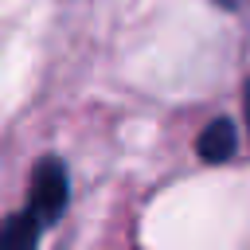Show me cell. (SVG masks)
<instances>
[{"instance_id": "6da1fadb", "label": "cell", "mask_w": 250, "mask_h": 250, "mask_svg": "<svg viewBox=\"0 0 250 250\" xmlns=\"http://www.w3.org/2000/svg\"><path fill=\"white\" fill-rule=\"evenodd\" d=\"M47 227H55L70 203V172L59 156H43L31 168V184H27V199H23Z\"/></svg>"}, {"instance_id": "7a4b0ae2", "label": "cell", "mask_w": 250, "mask_h": 250, "mask_svg": "<svg viewBox=\"0 0 250 250\" xmlns=\"http://www.w3.org/2000/svg\"><path fill=\"white\" fill-rule=\"evenodd\" d=\"M43 230H51V227L23 203L20 211H12V215L0 223V250H39Z\"/></svg>"}, {"instance_id": "3957f363", "label": "cell", "mask_w": 250, "mask_h": 250, "mask_svg": "<svg viewBox=\"0 0 250 250\" xmlns=\"http://www.w3.org/2000/svg\"><path fill=\"white\" fill-rule=\"evenodd\" d=\"M234 148H238V129H234L230 117H215V121L199 133V141H195V152H199V160H207V164L230 160Z\"/></svg>"}, {"instance_id": "277c9868", "label": "cell", "mask_w": 250, "mask_h": 250, "mask_svg": "<svg viewBox=\"0 0 250 250\" xmlns=\"http://www.w3.org/2000/svg\"><path fill=\"white\" fill-rule=\"evenodd\" d=\"M242 109H246V125H250V78H246V86H242Z\"/></svg>"}]
</instances>
